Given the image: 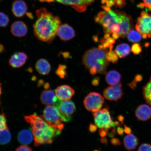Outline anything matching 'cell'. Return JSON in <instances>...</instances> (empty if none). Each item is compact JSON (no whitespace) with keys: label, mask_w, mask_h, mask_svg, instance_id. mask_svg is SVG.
<instances>
[{"label":"cell","mask_w":151,"mask_h":151,"mask_svg":"<svg viewBox=\"0 0 151 151\" xmlns=\"http://www.w3.org/2000/svg\"><path fill=\"white\" fill-rule=\"evenodd\" d=\"M126 0H115V4L116 6L122 8L126 4Z\"/></svg>","instance_id":"36"},{"label":"cell","mask_w":151,"mask_h":151,"mask_svg":"<svg viewBox=\"0 0 151 151\" xmlns=\"http://www.w3.org/2000/svg\"><path fill=\"white\" fill-rule=\"evenodd\" d=\"M94 20L103 26L104 32L111 34V27L115 24L120 26V33L127 31L131 26L132 18L124 12L111 9L109 11L99 12L94 18Z\"/></svg>","instance_id":"3"},{"label":"cell","mask_w":151,"mask_h":151,"mask_svg":"<svg viewBox=\"0 0 151 151\" xmlns=\"http://www.w3.org/2000/svg\"><path fill=\"white\" fill-rule=\"evenodd\" d=\"M128 40L131 42H137L141 40L142 35L137 31L131 30L127 34Z\"/></svg>","instance_id":"26"},{"label":"cell","mask_w":151,"mask_h":151,"mask_svg":"<svg viewBox=\"0 0 151 151\" xmlns=\"http://www.w3.org/2000/svg\"><path fill=\"white\" fill-rule=\"evenodd\" d=\"M89 131L91 132V133H93V132H96L97 131V126L94 125V124H91L89 126Z\"/></svg>","instance_id":"41"},{"label":"cell","mask_w":151,"mask_h":151,"mask_svg":"<svg viewBox=\"0 0 151 151\" xmlns=\"http://www.w3.org/2000/svg\"><path fill=\"white\" fill-rule=\"evenodd\" d=\"M120 36L117 33H113L112 34V37L115 40L118 39L119 38Z\"/></svg>","instance_id":"50"},{"label":"cell","mask_w":151,"mask_h":151,"mask_svg":"<svg viewBox=\"0 0 151 151\" xmlns=\"http://www.w3.org/2000/svg\"><path fill=\"white\" fill-rule=\"evenodd\" d=\"M118 57L116 52L113 51L107 52L106 54L107 61L112 63H116L118 62Z\"/></svg>","instance_id":"27"},{"label":"cell","mask_w":151,"mask_h":151,"mask_svg":"<svg viewBox=\"0 0 151 151\" xmlns=\"http://www.w3.org/2000/svg\"><path fill=\"white\" fill-rule=\"evenodd\" d=\"M56 34L60 39L64 41L70 40L75 35L74 30L68 24L60 25L58 28Z\"/></svg>","instance_id":"12"},{"label":"cell","mask_w":151,"mask_h":151,"mask_svg":"<svg viewBox=\"0 0 151 151\" xmlns=\"http://www.w3.org/2000/svg\"><path fill=\"white\" fill-rule=\"evenodd\" d=\"M24 119L32 128L35 146L51 144L55 138L61 133L62 131L47 123L41 116L33 114L26 116Z\"/></svg>","instance_id":"2"},{"label":"cell","mask_w":151,"mask_h":151,"mask_svg":"<svg viewBox=\"0 0 151 151\" xmlns=\"http://www.w3.org/2000/svg\"><path fill=\"white\" fill-rule=\"evenodd\" d=\"M67 68L65 65H60L56 71V75L61 78H65L67 76V73L65 70Z\"/></svg>","instance_id":"28"},{"label":"cell","mask_w":151,"mask_h":151,"mask_svg":"<svg viewBox=\"0 0 151 151\" xmlns=\"http://www.w3.org/2000/svg\"><path fill=\"white\" fill-rule=\"evenodd\" d=\"M110 34L108 33H106L104 36V38L105 39H107L110 37Z\"/></svg>","instance_id":"53"},{"label":"cell","mask_w":151,"mask_h":151,"mask_svg":"<svg viewBox=\"0 0 151 151\" xmlns=\"http://www.w3.org/2000/svg\"><path fill=\"white\" fill-rule=\"evenodd\" d=\"M4 50V47L3 45L0 44V54L3 52Z\"/></svg>","instance_id":"51"},{"label":"cell","mask_w":151,"mask_h":151,"mask_svg":"<svg viewBox=\"0 0 151 151\" xmlns=\"http://www.w3.org/2000/svg\"><path fill=\"white\" fill-rule=\"evenodd\" d=\"M143 95L146 102L151 106V78L143 88Z\"/></svg>","instance_id":"24"},{"label":"cell","mask_w":151,"mask_h":151,"mask_svg":"<svg viewBox=\"0 0 151 151\" xmlns=\"http://www.w3.org/2000/svg\"><path fill=\"white\" fill-rule=\"evenodd\" d=\"M27 27L25 23L22 21L14 22L11 27V32L15 37H22L27 34Z\"/></svg>","instance_id":"17"},{"label":"cell","mask_w":151,"mask_h":151,"mask_svg":"<svg viewBox=\"0 0 151 151\" xmlns=\"http://www.w3.org/2000/svg\"><path fill=\"white\" fill-rule=\"evenodd\" d=\"M1 84L0 83V104H1Z\"/></svg>","instance_id":"56"},{"label":"cell","mask_w":151,"mask_h":151,"mask_svg":"<svg viewBox=\"0 0 151 151\" xmlns=\"http://www.w3.org/2000/svg\"><path fill=\"white\" fill-rule=\"evenodd\" d=\"M143 3L140 4L138 6L141 8L145 7L151 11V0H143Z\"/></svg>","instance_id":"32"},{"label":"cell","mask_w":151,"mask_h":151,"mask_svg":"<svg viewBox=\"0 0 151 151\" xmlns=\"http://www.w3.org/2000/svg\"><path fill=\"white\" fill-rule=\"evenodd\" d=\"M115 52L119 57L123 58L129 55L131 52V49L128 44L122 43L116 46Z\"/></svg>","instance_id":"23"},{"label":"cell","mask_w":151,"mask_h":151,"mask_svg":"<svg viewBox=\"0 0 151 151\" xmlns=\"http://www.w3.org/2000/svg\"><path fill=\"white\" fill-rule=\"evenodd\" d=\"M60 99L51 89H46L43 91L40 96V100L45 105H54Z\"/></svg>","instance_id":"14"},{"label":"cell","mask_w":151,"mask_h":151,"mask_svg":"<svg viewBox=\"0 0 151 151\" xmlns=\"http://www.w3.org/2000/svg\"><path fill=\"white\" fill-rule=\"evenodd\" d=\"M96 0H40L42 2L50 3L56 1L62 4L70 5L79 12H83L86 10L88 6L93 3Z\"/></svg>","instance_id":"10"},{"label":"cell","mask_w":151,"mask_h":151,"mask_svg":"<svg viewBox=\"0 0 151 151\" xmlns=\"http://www.w3.org/2000/svg\"><path fill=\"white\" fill-rule=\"evenodd\" d=\"M109 129L108 128H100L99 133L101 137H105L108 134Z\"/></svg>","instance_id":"35"},{"label":"cell","mask_w":151,"mask_h":151,"mask_svg":"<svg viewBox=\"0 0 151 151\" xmlns=\"http://www.w3.org/2000/svg\"><path fill=\"white\" fill-rule=\"evenodd\" d=\"M93 39L94 42H97L98 41V37L97 36L93 37Z\"/></svg>","instance_id":"55"},{"label":"cell","mask_w":151,"mask_h":151,"mask_svg":"<svg viewBox=\"0 0 151 151\" xmlns=\"http://www.w3.org/2000/svg\"><path fill=\"white\" fill-rule=\"evenodd\" d=\"M118 119L121 122V123L122 124L124 123V117L123 116L120 115L118 116Z\"/></svg>","instance_id":"48"},{"label":"cell","mask_w":151,"mask_h":151,"mask_svg":"<svg viewBox=\"0 0 151 151\" xmlns=\"http://www.w3.org/2000/svg\"><path fill=\"white\" fill-rule=\"evenodd\" d=\"M115 134L112 132L109 133V135L110 137H114Z\"/></svg>","instance_id":"54"},{"label":"cell","mask_w":151,"mask_h":151,"mask_svg":"<svg viewBox=\"0 0 151 151\" xmlns=\"http://www.w3.org/2000/svg\"><path fill=\"white\" fill-rule=\"evenodd\" d=\"M15 151H33L31 148L26 145H21L16 149Z\"/></svg>","instance_id":"34"},{"label":"cell","mask_w":151,"mask_h":151,"mask_svg":"<svg viewBox=\"0 0 151 151\" xmlns=\"http://www.w3.org/2000/svg\"><path fill=\"white\" fill-rule=\"evenodd\" d=\"M135 116L139 120L146 121L151 118V108L146 104H142L137 107Z\"/></svg>","instance_id":"18"},{"label":"cell","mask_w":151,"mask_h":151,"mask_svg":"<svg viewBox=\"0 0 151 151\" xmlns=\"http://www.w3.org/2000/svg\"><path fill=\"white\" fill-rule=\"evenodd\" d=\"M36 14L37 19L33 26L34 34L39 40L52 42L61 24V20L44 8L37 9Z\"/></svg>","instance_id":"1"},{"label":"cell","mask_w":151,"mask_h":151,"mask_svg":"<svg viewBox=\"0 0 151 151\" xmlns=\"http://www.w3.org/2000/svg\"><path fill=\"white\" fill-rule=\"evenodd\" d=\"M137 81L134 79L132 82L128 84V86L132 88V89H134L137 86Z\"/></svg>","instance_id":"40"},{"label":"cell","mask_w":151,"mask_h":151,"mask_svg":"<svg viewBox=\"0 0 151 151\" xmlns=\"http://www.w3.org/2000/svg\"><path fill=\"white\" fill-rule=\"evenodd\" d=\"M41 116L47 123L59 131H62L63 129L64 125L61 122L60 112L55 106H47L43 111V116Z\"/></svg>","instance_id":"5"},{"label":"cell","mask_w":151,"mask_h":151,"mask_svg":"<svg viewBox=\"0 0 151 151\" xmlns=\"http://www.w3.org/2000/svg\"><path fill=\"white\" fill-rule=\"evenodd\" d=\"M104 102V99L101 94L97 92H92L86 96L83 103L87 110L95 112L101 109Z\"/></svg>","instance_id":"8"},{"label":"cell","mask_w":151,"mask_h":151,"mask_svg":"<svg viewBox=\"0 0 151 151\" xmlns=\"http://www.w3.org/2000/svg\"><path fill=\"white\" fill-rule=\"evenodd\" d=\"M90 73L92 75H94L98 73L97 69L95 67H92L89 69Z\"/></svg>","instance_id":"44"},{"label":"cell","mask_w":151,"mask_h":151,"mask_svg":"<svg viewBox=\"0 0 151 151\" xmlns=\"http://www.w3.org/2000/svg\"><path fill=\"white\" fill-rule=\"evenodd\" d=\"M104 96L109 101H118L123 96L122 84L120 82L107 87L104 91Z\"/></svg>","instance_id":"11"},{"label":"cell","mask_w":151,"mask_h":151,"mask_svg":"<svg viewBox=\"0 0 151 151\" xmlns=\"http://www.w3.org/2000/svg\"><path fill=\"white\" fill-rule=\"evenodd\" d=\"M8 128H9L7 127L6 119L4 113H2L0 114V132Z\"/></svg>","instance_id":"30"},{"label":"cell","mask_w":151,"mask_h":151,"mask_svg":"<svg viewBox=\"0 0 151 151\" xmlns=\"http://www.w3.org/2000/svg\"><path fill=\"white\" fill-rule=\"evenodd\" d=\"M124 129L120 127H118L117 128V132L118 134L120 135H123L124 134Z\"/></svg>","instance_id":"45"},{"label":"cell","mask_w":151,"mask_h":151,"mask_svg":"<svg viewBox=\"0 0 151 151\" xmlns=\"http://www.w3.org/2000/svg\"><path fill=\"white\" fill-rule=\"evenodd\" d=\"M138 151H151V145L148 143H143L139 147Z\"/></svg>","instance_id":"33"},{"label":"cell","mask_w":151,"mask_h":151,"mask_svg":"<svg viewBox=\"0 0 151 151\" xmlns=\"http://www.w3.org/2000/svg\"><path fill=\"white\" fill-rule=\"evenodd\" d=\"M111 144L115 146H120V145L122 144L119 139L116 138H113L111 139Z\"/></svg>","instance_id":"37"},{"label":"cell","mask_w":151,"mask_h":151,"mask_svg":"<svg viewBox=\"0 0 151 151\" xmlns=\"http://www.w3.org/2000/svg\"><path fill=\"white\" fill-rule=\"evenodd\" d=\"M27 59V55L24 53L21 52L15 53L9 60V65L14 68H19L24 65Z\"/></svg>","instance_id":"15"},{"label":"cell","mask_w":151,"mask_h":151,"mask_svg":"<svg viewBox=\"0 0 151 151\" xmlns=\"http://www.w3.org/2000/svg\"><path fill=\"white\" fill-rule=\"evenodd\" d=\"M35 67L37 72L42 75H48L51 69L49 62L43 58L38 60L35 64Z\"/></svg>","instance_id":"19"},{"label":"cell","mask_w":151,"mask_h":151,"mask_svg":"<svg viewBox=\"0 0 151 151\" xmlns=\"http://www.w3.org/2000/svg\"><path fill=\"white\" fill-rule=\"evenodd\" d=\"M108 1V0H101V3L102 4H104L106 3Z\"/></svg>","instance_id":"57"},{"label":"cell","mask_w":151,"mask_h":151,"mask_svg":"<svg viewBox=\"0 0 151 151\" xmlns=\"http://www.w3.org/2000/svg\"><path fill=\"white\" fill-rule=\"evenodd\" d=\"M136 29L142 35L143 39L151 38V15L145 11L141 13L137 19Z\"/></svg>","instance_id":"6"},{"label":"cell","mask_w":151,"mask_h":151,"mask_svg":"<svg viewBox=\"0 0 151 151\" xmlns=\"http://www.w3.org/2000/svg\"><path fill=\"white\" fill-rule=\"evenodd\" d=\"M28 7L27 4L23 0H16L13 3L12 11L17 17H22L27 12Z\"/></svg>","instance_id":"16"},{"label":"cell","mask_w":151,"mask_h":151,"mask_svg":"<svg viewBox=\"0 0 151 151\" xmlns=\"http://www.w3.org/2000/svg\"><path fill=\"white\" fill-rule=\"evenodd\" d=\"M11 135L9 128L0 132V144L5 145L10 141Z\"/></svg>","instance_id":"25"},{"label":"cell","mask_w":151,"mask_h":151,"mask_svg":"<svg viewBox=\"0 0 151 151\" xmlns=\"http://www.w3.org/2000/svg\"><path fill=\"white\" fill-rule=\"evenodd\" d=\"M54 106L57 107L60 113L62 122H68L71 119L70 116L76 111L74 103L71 101H62L59 100Z\"/></svg>","instance_id":"9"},{"label":"cell","mask_w":151,"mask_h":151,"mask_svg":"<svg viewBox=\"0 0 151 151\" xmlns=\"http://www.w3.org/2000/svg\"><path fill=\"white\" fill-rule=\"evenodd\" d=\"M121 79L120 73L116 70L109 72L106 76L105 80L107 83L110 86L116 85L120 82Z\"/></svg>","instance_id":"22"},{"label":"cell","mask_w":151,"mask_h":151,"mask_svg":"<svg viewBox=\"0 0 151 151\" xmlns=\"http://www.w3.org/2000/svg\"><path fill=\"white\" fill-rule=\"evenodd\" d=\"M124 143L126 150L132 151L136 148L139 145L138 139L133 134H129L124 138Z\"/></svg>","instance_id":"20"},{"label":"cell","mask_w":151,"mask_h":151,"mask_svg":"<svg viewBox=\"0 0 151 151\" xmlns=\"http://www.w3.org/2000/svg\"><path fill=\"white\" fill-rule=\"evenodd\" d=\"M131 50L134 54H139L142 51V47L141 45L138 43H134L132 47Z\"/></svg>","instance_id":"31"},{"label":"cell","mask_w":151,"mask_h":151,"mask_svg":"<svg viewBox=\"0 0 151 151\" xmlns=\"http://www.w3.org/2000/svg\"><path fill=\"white\" fill-rule=\"evenodd\" d=\"M94 122L100 128H111L116 127L111 118L109 109L104 108L93 113Z\"/></svg>","instance_id":"7"},{"label":"cell","mask_w":151,"mask_h":151,"mask_svg":"<svg viewBox=\"0 0 151 151\" xmlns=\"http://www.w3.org/2000/svg\"><path fill=\"white\" fill-rule=\"evenodd\" d=\"M124 131L127 134H129L131 133L132 131L131 128L125 125L124 126Z\"/></svg>","instance_id":"42"},{"label":"cell","mask_w":151,"mask_h":151,"mask_svg":"<svg viewBox=\"0 0 151 151\" xmlns=\"http://www.w3.org/2000/svg\"><path fill=\"white\" fill-rule=\"evenodd\" d=\"M94 151H98L97 150H94Z\"/></svg>","instance_id":"58"},{"label":"cell","mask_w":151,"mask_h":151,"mask_svg":"<svg viewBox=\"0 0 151 151\" xmlns=\"http://www.w3.org/2000/svg\"><path fill=\"white\" fill-rule=\"evenodd\" d=\"M105 42L109 43L110 45H113L116 42L115 40L113 37H109L107 39H105Z\"/></svg>","instance_id":"39"},{"label":"cell","mask_w":151,"mask_h":151,"mask_svg":"<svg viewBox=\"0 0 151 151\" xmlns=\"http://www.w3.org/2000/svg\"><path fill=\"white\" fill-rule=\"evenodd\" d=\"M134 79L137 82H140L142 80V77L140 75H137L136 76Z\"/></svg>","instance_id":"47"},{"label":"cell","mask_w":151,"mask_h":151,"mask_svg":"<svg viewBox=\"0 0 151 151\" xmlns=\"http://www.w3.org/2000/svg\"><path fill=\"white\" fill-rule=\"evenodd\" d=\"M100 82V78L99 77H96L92 81V84L94 86H98Z\"/></svg>","instance_id":"38"},{"label":"cell","mask_w":151,"mask_h":151,"mask_svg":"<svg viewBox=\"0 0 151 151\" xmlns=\"http://www.w3.org/2000/svg\"><path fill=\"white\" fill-rule=\"evenodd\" d=\"M9 22V17L4 13L0 12V27H6Z\"/></svg>","instance_id":"29"},{"label":"cell","mask_w":151,"mask_h":151,"mask_svg":"<svg viewBox=\"0 0 151 151\" xmlns=\"http://www.w3.org/2000/svg\"><path fill=\"white\" fill-rule=\"evenodd\" d=\"M62 54L64 58H68L70 57V54L69 52H62Z\"/></svg>","instance_id":"46"},{"label":"cell","mask_w":151,"mask_h":151,"mask_svg":"<svg viewBox=\"0 0 151 151\" xmlns=\"http://www.w3.org/2000/svg\"><path fill=\"white\" fill-rule=\"evenodd\" d=\"M74 90L68 85H62L58 87L55 90V93L58 99L61 101H68L74 95Z\"/></svg>","instance_id":"13"},{"label":"cell","mask_w":151,"mask_h":151,"mask_svg":"<svg viewBox=\"0 0 151 151\" xmlns=\"http://www.w3.org/2000/svg\"><path fill=\"white\" fill-rule=\"evenodd\" d=\"M106 4V6L111 7L115 5V0H108Z\"/></svg>","instance_id":"43"},{"label":"cell","mask_w":151,"mask_h":151,"mask_svg":"<svg viewBox=\"0 0 151 151\" xmlns=\"http://www.w3.org/2000/svg\"><path fill=\"white\" fill-rule=\"evenodd\" d=\"M108 50L99 48H93L85 52L82 58V63L87 69L92 67L97 69L98 73L105 74L109 63L106 58Z\"/></svg>","instance_id":"4"},{"label":"cell","mask_w":151,"mask_h":151,"mask_svg":"<svg viewBox=\"0 0 151 151\" xmlns=\"http://www.w3.org/2000/svg\"><path fill=\"white\" fill-rule=\"evenodd\" d=\"M101 143L103 144H105L106 145L107 144V139L105 137H102L101 139Z\"/></svg>","instance_id":"49"},{"label":"cell","mask_w":151,"mask_h":151,"mask_svg":"<svg viewBox=\"0 0 151 151\" xmlns=\"http://www.w3.org/2000/svg\"><path fill=\"white\" fill-rule=\"evenodd\" d=\"M44 87L45 89H49L50 87V84L48 83H46L45 84Z\"/></svg>","instance_id":"52"},{"label":"cell","mask_w":151,"mask_h":151,"mask_svg":"<svg viewBox=\"0 0 151 151\" xmlns=\"http://www.w3.org/2000/svg\"><path fill=\"white\" fill-rule=\"evenodd\" d=\"M32 133L29 130L24 129L20 131L18 134V138L20 143L24 145L29 144L33 140Z\"/></svg>","instance_id":"21"}]
</instances>
